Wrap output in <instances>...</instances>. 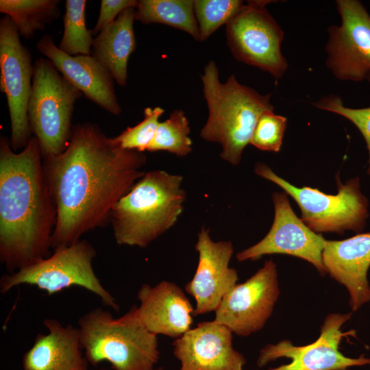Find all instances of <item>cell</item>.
<instances>
[{
  "label": "cell",
  "instance_id": "obj_1",
  "mask_svg": "<svg viewBox=\"0 0 370 370\" xmlns=\"http://www.w3.org/2000/svg\"><path fill=\"white\" fill-rule=\"evenodd\" d=\"M146 163L144 153L123 149L97 124L75 125L64 151L43 158L57 213L51 248L110 223L116 204L145 173Z\"/></svg>",
  "mask_w": 370,
  "mask_h": 370
},
{
  "label": "cell",
  "instance_id": "obj_2",
  "mask_svg": "<svg viewBox=\"0 0 370 370\" xmlns=\"http://www.w3.org/2000/svg\"><path fill=\"white\" fill-rule=\"evenodd\" d=\"M56 208L33 136L21 151L0 137V260L10 273L49 256Z\"/></svg>",
  "mask_w": 370,
  "mask_h": 370
},
{
  "label": "cell",
  "instance_id": "obj_3",
  "mask_svg": "<svg viewBox=\"0 0 370 370\" xmlns=\"http://www.w3.org/2000/svg\"><path fill=\"white\" fill-rule=\"evenodd\" d=\"M201 80L208 116L199 135L207 142L219 143L221 158L237 165L260 116L274 110L271 95H261L241 84L234 75L222 83L213 60L205 66Z\"/></svg>",
  "mask_w": 370,
  "mask_h": 370
},
{
  "label": "cell",
  "instance_id": "obj_4",
  "mask_svg": "<svg viewBox=\"0 0 370 370\" xmlns=\"http://www.w3.org/2000/svg\"><path fill=\"white\" fill-rule=\"evenodd\" d=\"M183 177L145 172L113 208L110 223L119 245L145 247L177 221L184 209Z\"/></svg>",
  "mask_w": 370,
  "mask_h": 370
},
{
  "label": "cell",
  "instance_id": "obj_5",
  "mask_svg": "<svg viewBox=\"0 0 370 370\" xmlns=\"http://www.w3.org/2000/svg\"><path fill=\"white\" fill-rule=\"evenodd\" d=\"M78 325L81 347L92 365L107 360L114 370H153L159 359L157 335L143 325L136 306L119 318L95 308Z\"/></svg>",
  "mask_w": 370,
  "mask_h": 370
},
{
  "label": "cell",
  "instance_id": "obj_6",
  "mask_svg": "<svg viewBox=\"0 0 370 370\" xmlns=\"http://www.w3.org/2000/svg\"><path fill=\"white\" fill-rule=\"evenodd\" d=\"M82 96L49 59L35 61L27 116L43 158L58 156L67 147L75 104Z\"/></svg>",
  "mask_w": 370,
  "mask_h": 370
},
{
  "label": "cell",
  "instance_id": "obj_7",
  "mask_svg": "<svg viewBox=\"0 0 370 370\" xmlns=\"http://www.w3.org/2000/svg\"><path fill=\"white\" fill-rule=\"evenodd\" d=\"M255 173L282 188L297 204L302 221L316 233L346 230L360 232L369 217L368 200L360 190L358 177L342 184L336 175L338 193L328 195L317 188L297 187L276 175L266 164L258 162Z\"/></svg>",
  "mask_w": 370,
  "mask_h": 370
},
{
  "label": "cell",
  "instance_id": "obj_8",
  "mask_svg": "<svg viewBox=\"0 0 370 370\" xmlns=\"http://www.w3.org/2000/svg\"><path fill=\"white\" fill-rule=\"evenodd\" d=\"M96 254L95 248L86 240L59 246L49 256L3 275L0 280V292L5 294L15 286L28 284L53 295L78 286L97 295L104 305L119 311L115 298L102 286L93 270Z\"/></svg>",
  "mask_w": 370,
  "mask_h": 370
},
{
  "label": "cell",
  "instance_id": "obj_9",
  "mask_svg": "<svg viewBox=\"0 0 370 370\" xmlns=\"http://www.w3.org/2000/svg\"><path fill=\"white\" fill-rule=\"evenodd\" d=\"M270 2L248 1L226 24V38L235 59L280 79L288 67L281 51L284 32L266 8Z\"/></svg>",
  "mask_w": 370,
  "mask_h": 370
},
{
  "label": "cell",
  "instance_id": "obj_10",
  "mask_svg": "<svg viewBox=\"0 0 370 370\" xmlns=\"http://www.w3.org/2000/svg\"><path fill=\"white\" fill-rule=\"evenodd\" d=\"M34 64L11 19H0V90L5 94L11 123L14 151L24 149L32 138L27 110L32 87Z\"/></svg>",
  "mask_w": 370,
  "mask_h": 370
},
{
  "label": "cell",
  "instance_id": "obj_11",
  "mask_svg": "<svg viewBox=\"0 0 370 370\" xmlns=\"http://www.w3.org/2000/svg\"><path fill=\"white\" fill-rule=\"evenodd\" d=\"M351 316V313L328 314L321 327L319 338L310 344L296 346L290 340L284 339L276 344L266 345L260 351L258 367H263L283 357L291 359V362L268 370H347L351 367L370 364V358L363 355L352 358L340 351L343 337L352 334L351 332L341 330Z\"/></svg>",
  "mask_w": 370,
  "mask_h": 370
},
{
  "label": "cell",
  "instance_id": "obj_12",
  "mask_svg": "<svg viewBox=\"0 0 370 370\" xmlns=\"http://www.w3.org/2000/svg\"><path fill=\"white\" fill-rule=\"evenodd\" d=\"M275 263L264 265L245 282L236 284L215 312L214 321L233 334L247 336L262 330L273 313L280 295Z\"/></svg>",
  "mask_w": 370,
  "mask_h": 370
},
{
  "label": "cell",
  "instance_id": "obj_13",
  "mask_svg": "<svg viewBox=\"0 0 370 370\" xmlns=\"http://www.w3.org/2000/svg\"><path fill=\"white\" fill-rule=\"evenodd\" d=\"M341 25L329 27L326 65L340 80L360 82L370 75V15L357 0H337Z\"/></svg>",
  "mask_w": 370,
  "mask_h": 370
},
{
  "label": "cell",
  "instance_id": "obj_14",
  "mask_svg": "<svg viewBox=\"0 0 370 370\" xmlns=\"http://www.w3.org/2000/svg\"><path fill=\"white\" fill-rule=\"evenodd\" d=\"M272 199L275 215L269 232L256 244L238 252L237 260L254 261L267 254H286L308 262L325 275L322 253L326 239L297 217L286 193H275Z\"/></svg>",
  "mask_w": 370,
  "mask_h": 370
},
{
  "label": "cell",
  "instance_id": "obj_15",
  "mask_svg": "<svg viewBox=\"0 0 370 370\" xmlns=\"http://www.w3.org/2000/svg\"><path fill=\"white\" fill-rule=\"evenodd\" d=\"M195 249L199 256L197 267L184 287L196 302L194 317L215 312L238 280L236 270L230 267L234 254L231 241H214L209 229L201 227Z\"/></svg>",
  "mask_w": 370,
  "mask_h": 370
},
{
  "label": "cell",
  "instance_id": "obj_16",
  "mask_svg": "<svg viewBox=\"0 0 370 370\" xmlns=\"http://www.w3.org/2000/svg\"><path fill=\"white\" fill-rule=\"evenodd\" d=\"M232 337L214 320L199 322L173 343L180 370H243L246 360L233 347Z\"/></svg>",
  "mask_w": 370,
  "mask_h": 370
},
{
  "label": "cell",
  "instance_id": "obj_17",
  "mask_svg": "<svg viewBox=\"0 0 370 370\" xmlns=\"http://www.w3.org/2000/svg\"><path fill=\"white\" fill-rule=\"evenodd\" d=\"M36 47L86 98L113 115L121 114L122 109L115 94L114 80L94 56L66 54L49 34L42 36Z\"/></svg>",
  "mask_w": 370,
  "mask_h": 370
},
{
  "label": "cell",
  "instance_id": "obj_18",
  "mask_svg": "<svg viewBox=\"0 0 370 370\" xmlns=\"http://www.w3.org/2000/svg\"><path fill=\"white\" fill-rule=\"evenodd\" d=\"M137 297L138 316L153 334L177 338L191 328L195 308L177 284L166 280L153 286L143 284Z\"/></svg>",
  "mask_w": 370,
  "mask_h": 370
},
{
  "label": "cell",
  "instance_id": "obj_19",
  "mask_svg": "<svg viewBox=\"0 0 370 370\" xmlns=\"http://www.w3.org/2000/svg\"><path fill=\"white\" fill-rule=\"evenodd\" d=\"M322 260L327 273L347 288L352 311L370 301V232L342 241L326 240Z\"/></svg>",
  "mask_w": 370,
  "mask_h": 370
},
{
  "label": "cell",
  "instance_id": "obj_20",
  "mask_svg": "<svg viewBox=\"0 0 370 370\" xmlns=\"http://www.w3.org/2000/svg\"><path fill=\"white\" fill-rule=\"evenodd\" d=\"M47 334H38L23 357L24 370H88L82 356L79 333L71 325L46 319Z\"/></svg>",
  "mask_w": 370,
  "mask_h": 370
},
{
  "label": "cell",
  "instance_id": "obj_21",
  "mask_svg": "<svg viewBox=\"0 0 370 370\" xmlns=\"http://www.w3.org/2000/svg\"><path fill=\"white\" fill-rule=\"evenodd\" d=\"M136 8L121 12L94 38L92 56L111 74L114 82L125 86L127 80V64L136 47L134 30Z\"/></svg>",
  "mask_w": 370,
  "mask_h": 370
},
{
  "label": "cell",
  "instance_id": "obj_22",
  "mask_svg": "<svg viewBox=\"0 0 370 370\" xmlns=\"http://www.w3.org/2000/svg\"><path fill=\"white\" fill-rule=\"evenodd\" d=\"M135 20L144 25H169L188 33L196 41L200 40L193 0H140Z\"/></svg>",
  "mask_w": 370,
  "mask_h": 370
},
{
  "label": "cell",
  "instance_id": "obj_23",
  "mask_svg": "<svg viewBox=\"0 0 370 370\" xmlns=\"http://www.w3.org/2000/svg\"><path fill=\"white\" fill-rule=\"evenodd\" d=\"M60 0H1L0 12L15 25L20 36L32 38L59 18Z\"/></svg>",
  "mask_w": 370,
  "mask_h": 370
},
{
  "label": "cell",
  "instance_id": "obj_24",
  "mask_svg": "<svg viewBox=\"0 0 370 370\" xmlns=\"http://www.w3.org/2000/svg\"><path fill=\"white\" fill-rule=\"evenodd\" d=\"M86 0H66L63 18L64 30L58 45L60 51L70 56L92 55V31L86 27Z\"/></svg>",
  "mask_w": 370,
  "mask_h": 370
},
{
  "label": "cell",
  "instance_id": "obj_25",
  "mask_svg": "<svg viewBox=\"0 0 370 370\" xmlns=\"http://www.w3.org/2000/svg\"><path fill=\"white\" fill-rule=\"evenodd\" d=\"M190 133L189 122L185 112L175 110L167 119L159 123L147 151H165L179 157L186 156L193 149Z\"/></svg>",
  "mask_w": 370,
  "mask_h": 370
},
{
  "label": "cell",
  "instance_id": "obj_26",
  "mask_svg": "<svg viewBox=\"0 0 370 370\" xmlns=\"http://www.w3.org/2000/svg\"><path fill=\"white\" fill-rule=\"evenodd\" d=\"M243 5V1L240 0L194 1L199 41L206 40L221 26L226 25Z\"/></svg>",
  "mask_w": 370,
  "mask_h": 370
},
{
  "label": "cell",
  "instance_id": "obj_27",
  "mask_svg": "<svg viewBox=\"0 0 370 370\" xmlns=\"http://www.w3.org/2000/svg\"><path fill=\"white\" fill-rule=\"evenodd\" d=\"M164 110L157 106L144 109V119L134 127H128L119 135L114 137L116 142L125 149L139 152L147 151L156 132L159 119Z\"/></svg>",
  "mask_w": 370,
  "mask_h": 370
},
{
  "label": "cell",
  "instance_id": "obj_28",
  "mask_svg": "<svg viewBox=\"0 0 370 370\" xmlns=\"http://www.w3.org/2000/svg\"><path fill=\"white\" fill-rule=\"evenodd\" d=\"M286 126V118L273 111L263 113L254 128L250 144L266 151L279 152Z\"/></svg>",
  "mask_w": 370,
  "mask_h": 370
},
{
  "label": "cell",
  "instance_id": "obj_29",
  "mask_svg": "<svg viewBox=\"0 0 370 370\" xmlns=\"http://www.w3.org/2000/svg\"><path fill=\"white\" fill-rule=\"evenodd\" d=\"M367 79L370 81V75ZM312 104L317 108L338 114L347 119L357 127L366 141L369 151L367 173L370 175V107L359 109L347 108L344 106L341 97L335 95L323 97Z\"/></svg>",
  "mask_w": 370,
  "mask_h": 370
},
{
  "label": "cell",
  "instance_id": "obj_30",
  "mask_svg": "<svg viewBox=\"0 0 370 370\" xmlns=\"http://www.w3.org/2000/svg\"><path fill=\"white\" fill-rule=\"evenodd\" d=\"M136 0H101L99 14L94 28L93 36H97L102 29L112 23L119 14L130 8H137Z\"/></svg>",
  "mask_w": 370,
  "mask_h": 370
},
{
  "label": "cell",
  "instance_id": "obj_31",
  "mask_svg": "<svg viewBox=\"0 0 370 370\" xmlns=\"http://www.w3.org/2000/svg\"><path fill=\"white\" fill-rule=\"evenodd\" d=\"M153 370H164L162 367H160V368H158L156 369H153Z\"/></svg>",
  "mask_w": 370,
  "mask_h": 370
}]
</instances>
